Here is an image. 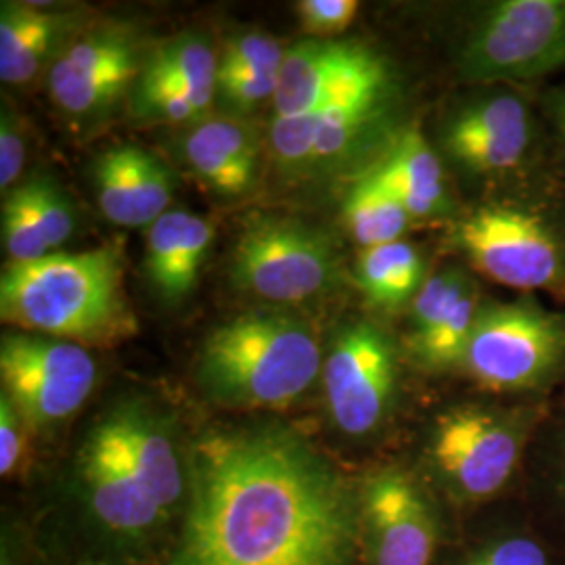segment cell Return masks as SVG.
Here are the masks:
<instances>
[{"mask_svg":"<svg viewBox=\"0 0 565 565\" xmlns=\"http://www.w3.org/2000/svg\"><path fill=\"white\" fill-rule=\"evenodd\" d=\"M189 480L170 565H354L361 492L298 434H210L193 448Z\"/></svg>","mask_w":565,"mask_h":565,"instance_id":"cell-1","label":"cell"},{"mask_svg":"<svg viewBox=\"0 0 565 565\" xmlns=\"http://www.w3.org/2000/svg\"><path fill=\"white\" fill-rule=\"evenodd\" d=\"M0 317L23 333L78 345H114L137 333L111 247L9 264L0 279Z\"/></svg>","mask_w":565,"mask_h":565,"instance_id":"cell-2","label":"cell"},{"mask_svg":"<svg viewBox=\"0 0 565 565\" xmlns=\"http://www.w3.org/2000/svg\"><path fill=\"white\" fill-rule=\"evenodd\" d=\"M321 371V345L300 317L256 310L214 329L203 342V394L233 408H285Z\"/></svg>","mask_w":565,"mask_h":565,"instance_id":"cell-3","label":"cell"},{"mask_svg":"<svg viewBox=\"0 0 565 565\" xmlns=\"http://www.w3.org/2000/svg\"><path fill=\"white\" fill-rule=\"evenodd\" d=\"M450 242L488 281L565 300V200L541 182L486 195L452 223Z\"/></svg>","mask_w":565,"mask_h":565,"instance_id":"cell-4","label":"cell"},{"mask_svg":"<svg viewBox=\"0 0 565 565\" xmlns=\"http://www.w3.org/2000/svg\"><path fill=\"white\" fill-rule=\"evenodd\" d=\"M548 401H480L440 413L427 436V465L461 505H484L522 478Z\"/></svg>","mask_w":565,"mask_h":565,"instance_id":"cell-5","label":"cell"},{"mask_svg":"<svg viewBox=\"0 0 565 565\" xmlns=\"http://www.w3.org/2000/svg\"><path fill=\"white\" fill-rule=\"evenodd\" d=\"M548 139L536 107L515 86H476L438 126L440 158L488 195L539 181Z\"/></svg>","mask_w":565,"mask_h":565,"instance_id":"cell-6","label":"cell"},{"mask_svg":"<svg viewBox=\"0 0 565 565\" xmlns=\"http://www.w3.org/2000/svg\"><path fill=\"white\" fill-rule=\"evenodd\" d=\"M461 373L480 390L509 401H548L565 384V310L534 294L486 298Z\"/></svg>","mask_w":565,"mask_h":565,"instance_id":"cell-7","label":"cell"},{"mask_svg":"<svg viewBox=\"0 0 565 565\" xmlns=\"http://www.w3.org/2000/svg\"><path fill=\"white\" fill-rule=\"evenodd\" d=\"M565 70V0H494L469 21L457 74L471 86H515Z\"/></svg>","mask_w":565,"mask_h":565,"instance_id":"cell-8","label":"cell"},{"mask_svg":"<svg viewBox=\"0 0 565 565\" xmlns=\"http://www.w3.org/2000/svg\"><path fill=\"white\" fill-rule=\"evenodd\" d=\"M231 277L266 302L300 303L340 281V256L333 239L312 224L256 216L235 243Z\"/></svg>","mask_w":565,"mask_h":565,"instance_id":"cell-9","label":"cell"},{"mask_svg":"<svg viewBox=\"0 0 565 565\" xmlns=\"http://www.w3.org/2000/svg\"><path fill=\"white\" fill-rule=\"evenodd\" d=\"M394 65L363 42L308 39L287 49L275 93V116L361 103H398Z\"/></svg>","mask_w":565,"mask_h":565,"instance_id":"cell-10","label":"cell"},{"mask_svg":"<svg viewBox=\"0 0 565 565\" xmlns=\"http://www.w3.org/2000/svg\"><path fill=\"white\" fill-rule=\"evenodd\" d=\"M0 377L21 422L44 429L81 411L97 382V364L78 343L13 331L0 340Z\"/></svg>","mask_w":565,"mask_h":565,"instance_id":"cell-11","label":"cell"},{"mask_svg":"<svg viewBox=\"0 0 565 565\" xmlns=\"http://www.w3.org/2000/svg\"><path fill=\"white\" fill-rule=\"evenodd\" d=\"M329 413L338 429L363 438L390 419L401 387V354L382 327L371 321L345 324L323 366Z\"/></svg>","mask_w":565,"mask_h":565,"instance_id":"cell-12","label":"cell"},{"mask_svg":"<svg viewBox=\"0 0 565 565\" xmlns=\"http://www.w3.org/2000/svg\"><path fill=\"white\" fill-rule=\"evenodd\" d=\"M398 103H361L273 118L268 145L275 163L289 174L331 170L390 137Z\"/></svg>","mask_w":565,"mask_h":565,"instance_id":"cell-13","label":"cell"},{"mask_svg":"<svg viewBox=\"0 0 565 565\" xmlns=\"http://www.w3.org/2000/svg\"><path fill=\"white\" fill-rule=\"evenodd\" d=\"M369 565H431L440 522L424 486L401 467L371 473L361 488Z\"/></svg>","mask_w":565,"mask_h":565,"instance_id":"cell-14","label":"cell"},{"mask_svg":"<svg viewBox=\"0 0 565 565\" xmlns=\"http://www.w3.org/2000/svg\"><path fill=\"white\" fill-rule=\"evenodd\" d=\"M141 41L107 25L67 44L49 70L51 99L72 116H95L120 102L142 70Z\"/></svg>","mask_w":565,"mask_h":565,"instance_id":"cell-15","label":"cell"},{"mask_svg":"<svg viewBox=\"0 0 565 565\" xmlns=\"http://www.w3.org/2000/svg\"><path fill=\"white\" fill-rule=\"evenodd\" d=\"M484 300L471 268L445 266L429 275L411 303L406 348L413 363L429 373L461 371Z\"/></svg>","mask_w":565,"mask_h":565,"instance_id":"cell-16","label":"cell"},{"mask_svg":"<svg viewBox=\"0 0 565 565\" xmlns=\"http://www.w3.org/2000/svg\"><path fill=\"white\" fill-rule=\"evenodd\" d=\"M78 471L86 501L107 530L139 536L166 518V511L142 484L116 434L105 422L84 443Z\"/></svg>","mask_w":565,"mask_h":565,"instance_id":"cell-17","label":"cell"},{"mask_svg":"<svg viewBox=\"0 0 565 565\" xmlns=\"http://www.w3.org/2000/svg\"><path fill=\"white\" fill-rule=\"evenodd\" d=\"M415 221H436L455 214V198L445 162L419 128L401 130L384 158L371 166Z\"/></svg>","mask_w":565,"mask_h":565,"instance_id":"cell-18","label":"cell"},{"mask_svg":"<svg viewBox=\"0 0 565 565\" xmlns=\"http://www.w3.org/2000/svg\"><path fill=\"white\" fill-rule=\"evenodd\" d=\"M184 160L198 179L223 198H242L258 172V139L239 118H205L182 141Z\"/></svg>","mask_w":565,"mask_h":565,"instance_id":"cell-19","label":"cell"},{"mask_svg":"<svg viewBox=\"0 0 565 565\" xmlns=\"http://www.w3.org/2000/svg\"><path fill=\"white\" fill-rule=\"evenodd\" d=\"M103 422L111 427L142 484L168 515L181 501L186 478L160 419L142 404H124Z\"/></svg>","mask_w":565,"mask_h":565,"instance_id":"cell-20","label":"cell"},{"mask_svg":"<svg viewBox=\"0 0 565 565\" xmlns=\"http://www.w3.org/2000/svg\"><path fill=\"white\" fill-rule=\"evenodd\" d=\"M76 13L44 11L32 4L2 2L0 7V78L4 84L32 81L76 23Z\"/></svg>","mask_w":565,"mask_h":565,"instance_id":"cell-21","label":"cell"},{"mask_svg":"<svg viewBox=\"0 0 565 565\" xmlns=\"http://www.w3.org/2000/svg\"><path fill=\"white\" fill-rule=\"evenodd\" d=\"M532 524L548 543L565 546V403L548 406L530 446L524 473Z\"/></svg>","mask_w":565,"mask_h":565,"instance_id":"cell-22","label":"cell"},{"mask_svg":"<svg viewBox=\"0 0 565 565\" xmlns=\"http://www.w3.org/2000/svg\"><path fill=\"white\" fill-rule=\"evenodd\" d=\"M354 277L364 298L390 312L413 303L427 279L422 252L403 239L363 249L354 264Z\"/></svg>","mask_w":565,"mask_h":565,"instance_id":"cell-23","label":"cell"},{"mask_svg":"<svg viewBox=\"0 0 565 565\" xmlns=\"http://www.w3.org/2000/svg\"><path fill=\"white\" fill-rule=\"evenodd\" d=\"M342 210L352 239L363 249L401 242L413 223L401 200L385 186L373 168L350 186Z\"/></svg>","mask_w":565,"mask_h":565,"instance_id":"cell-24","label":"cell"},{"mask_svg":"<svg viewBox=\"0 0 565 565\" xmlns=\"http://www.w3.org/2000/svg\"><path fill=\"white\" fill-rule=\"evenodd\" d=\"M141 72L200 95L216 97L218 57L198 34H182L162 42L147 55Z\"/></svg>","mask_w":565,"mask_h":565,"instance_id":"cell-25","label":"cell"},{"mask_svg":"<svg viewBox=\"0 0 565 565\" xmlns=\"http://www.w3.org/2000/svg\"><path fill=\"white\" fill-rule=\"evenodd\" d=\"M186 212L172 210L149 226L147 233V252H145V270L156 294L166 302L177 303L184 300L193 287L184 275L182 260V237Z\"/></svg>","mask_w":565,"mask_h":565,"instance_id":"cell-26","label":"cell"},{"mask_svg":"<svg viewBox=\"0 0 565 565\" xmlns=\"http://www.w3.org/2000/svg\"><path fill=\"white\" fill-rule=\"evenodd\" d=\"M553 546L530 520L511 522L471 546L455 565H557Z\"/></svg>","mask_w":565,"mask_h":565,"instance_id":"cell-27","label":"cell"},{"mask_svg":"<svg viewBox=\"0 0 565 565\" xmlns=\"http://www.w3.org/2000/svg\"><path fill=\"white\" fill-rule=\"evenodd\" d=\"M216 97L200 95L177 84L139 74L132 86V109L145 120L200 121L207 118Z\"/></svg>","mask_w":565,"mask_h":565,"instance_id":"cell-28","label":"cell"},{"mask_svg":"<svg viewBox=\"0 0 565 565\" xmlns=\"http://www.w3.org/2000/svg\"><path fill=\"white\" fill-rule=\"evenodd\" d=\"M95 189L103 216L114 224L137 228V200L130 168V145L114 147L95 162Z\"/></svg>","mask_w":565,"mask_h":565,"instance_id":"cell-29","label":"cell"},{"mask_svg":"<svg viewBox=\"0 0 565 565\" xmlns=\"http://www.w3.org/2000/svg\"><path fill=\"white\" fill-rule=\"evenodd\" d=\"M2 243L11 264L32 263L51 254L32 212L25 184L11 189L2 203Z\"/></svg>","mask_w":565,"mask_h":565,"instance_id":"cell-30","label":"cell"},{"mask_svg":"<svg viewBox=\"0 0 565 565\" xmlns=\"http://www.w3.org/2000/svg\"><path fill=\"white\" fill-rule=\"evenodd\" d=\"M130 168L135 182L139 226H151L158 218H162L172 202V172L156 156L142 151L139 147H130Z\"/></svg>","mask_w":565,"mask_h":565,"instance_id":"cell-31","label":"cell"},{"mask_svg":"<svg viewBox=\"0 0 565 565\" xmlns=\"http://www.w3.org/2000/svg\"><path fill=\"white\" fill-rule=\"evenodd\" d=\"M277 84L279 74L218 67L216 97L226 109H231L233 118H242L243 114H249L260 103L275 99Z\"/></svg>","mask_w":565,"mask_h":565,"instance_id":"cell-32","label":"cell"},{"mask_svg":"<svg viewBox=\"0 0 565 565\" xmlns=\"http://www.w3.org/2000/svg\"><path fill=\"white\" fill-rule=\"evenodd\" d=\"M23 184L49 247H60L61 243L67 242L74 233L72 205L61 193L60 186L49 179L36 177Z\"/></svg>","mask_w":565,"mask_h":565,"instance_id":"cell-33","label":"cell"},{"mask_svg":"<svg viewBox=\"0 0 565 565\" xmlns=\"http://www.w3.org/2000/svg\"><path fill=\"white\" fill-rule=\"evenodd\" d=\"M285 53L287 51L277 39L264 32H245L226 42V49L218 57V67L279 74Z\"/></svg>","mask_w":565,"mask_h":565,"instance_id":"cell-34","label":"cell"},{"mask_svg":"<svg viewBox=\"0 0 565 565\" xmlns=\"http://www.w3.org/2000/svg\"><path fill=\"white\" fill-rule=\"evenodd\" d=\"M359 7L356 0H302L298 4V15L306 32L323 39L350 28Z\"/></svg>","mask_w":565,"mask_h":565,"instance_id":"cell-35","label":"cell"},{"mask_svg":"<svg viewBox=\"0 0 565 565\" xmlns=\"http://www.w3.org/2000/svg\"><path fill=\"white\" fill-rule=\"evenodd\" d=\"M25 162V141L9 107L0 114V189L9 191L20 179Z\"/></svg>","mask_w":565,"mask_h":565,"instance_id":"cell-36","label":"cell"},{"mask_svg":"<svg viewBox=\"0 0 565 565\" xmlns=\"http://www.w3.org/2000/svg\"><path fill=\"white\" fill-rule=\"evenodd\" d=\"M23 422H21L18 408L9 401V396L2 392L0 396V473L2 478H9L18 471L23 455Z\"/></svg>","mask_w":565,"mask_h":565,"instance_id":"cell-37","label":"cell"},{"mask_svg":"<svg viewBox=\"0 0 565 565\" xmlns=\"http://www.w3.org/2000/svg\"><path fill=\"white\" fill-rule=\"evenodd\" d=\"M536 107L543 116L548 137L557 142L565 160V84L546 88Z\"/></svg>","mask_w":565,"mask_h":565,"instance_id":"cell-38","label":"cell"}]
</instances>
